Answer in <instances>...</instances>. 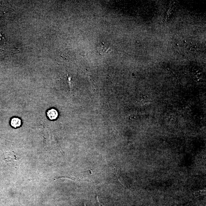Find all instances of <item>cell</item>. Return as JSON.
Returning <instances> with one entry per match:
<instances>
[{
  "label": "cell",
  "instance_id": "cell-3",
  "mask_svg": "<svg viewBox=\"0 0 206 206\" xmlns=\"http://www.w3.org/2000/svg\"><path fill=\"white\" fill-rule=\"evenodd\" d=\"M108 51L110 50V49H107L106 47L104 46L103 45H102V46H100L99 47L98 51L100 53L103 54L105 52H107V51L105 50Z\"/></svg>",
  "mask_w": 206,
  "mask_h": 206
},
{
  "label": "cell",
  "instance_id": "cell-5",
  "mask_svg": "<svg viewBox=\"0 0 206 206\" xmlns=\"http://www.w3.org/2000/svg\"><path fill=\"white\" fill-rule=\"evenodd\" d=\"M84 206H86V204H84Z\"/></svg>",
  "mask_w": 206,
  "mask_h": 206
},
{
  "label": "cell",
  "instance_id": "cell-1",
  "mask_svg": "<svg viewBox=\"0 0 206 206\" xmlns=\"http://www.w3.org/2000/svg\"><path fill=\"white\" fill-rule=\"evenodd\" d=\"M47 115L51 120H55L58 117V113L56 110L52 109L47 111Z\"/></svg>",
  "mask_w": 206,
  "mask_h": 206
},
{
  "label": "cell",
  "instance_id": "cell-4",
  "mask_svg": "<svg viewBox=\"0 0 206 206\" xmlns=\"http://www.w3.org/2000/svg\"><path fill=\"white\" fill-rule=\"evenodd\" d=\"M96 200L97 201V202H98L99 206H104L103 204L100 202L99 200L98 196H96Z\"/></svg>",
  "mask_w": 206,
  "mask_h": 206
},
{
  "label": "cell",
  "instance_id": "cell-2",
  "mask_svg": "<svg viewBox=\"0 0 206 206\" xmlns=\"http://www.w3.org/2000/svg\"><path fill=\"white\" fill-rule=\"evenodd\" d=\"M11 125L15 128L21 126V121L18 118H14L12 119L11 121Z\"/></svg>",
  "mask_w": 206,
  "mask_h": 206
}]
</instances>
